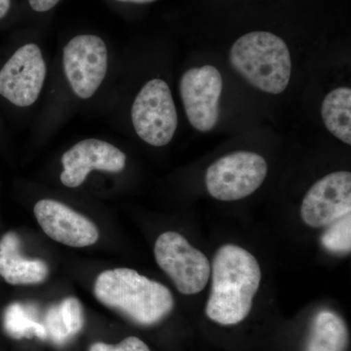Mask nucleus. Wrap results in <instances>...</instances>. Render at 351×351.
<instances>
[{
	"label": "nucleus",
	"instance_id": "obj_9",
	"mask_svg": "<svg viewBox=\"0 0 351 351\" xmlns=\"http://www.w3.org/2000/svg\"><path fill=\"white\" fill-rule=\"evenodd\" d=\"M223 77L213 66L189 69L182 76L180 92L189 123L196 130L209 132L219 119Z\"/></svg>",
	"mask_w": 351,
	"mask_h": 351
},
{
	"label": "nucleus",
	"instance_id": "obj_10",
	"mask_svg": "<svg viewBox=\"0 0 351 351\" xmlns=\"http://www.w3.org/2000/svg\"><path fill=\"white\" fill-rule=\"evenodd\" d=\"M351 214V173L337 171L325 176L302 200V221L311 228L328 226Z\"/></svg>",
	"mask_w": 351,
	"mask_h": 351
},
{
	"label": "nucleus",
	"instance_id": "obj_20",
	"mask_svg": "<svg viewBox=\"0 0 351 351\" xmlns=\"http://www.w3.org/2000/svg\"><path fill=\"white\" fill-rule=\"evenodd\" d=\"M60 2L61 0H27L32 10L38 14L50 12Z\"/></svg>",
	"mask_w": 351,
	"mask_h": 351
},
{
	"label": "nucleus",
	"instance_id": "obj_6",
	"mask_svg": "<svg viewBox=\"0 0 351 351\" xmlns=\"http://www.w3.org/2000/svg\"><path fill=\"white\" fill-rule=\"evenodd\" d=\"M138 137L154 147H164L174 137L178 114L167 83L152 80L138 92L131 112Z\"/></svg>",
	"mask_w": 351,
	"mask_h": 351
},
{
	"label": "nucleus",
	"instance_id": "obj_22",
	"mask_svg": "<svg viewBox=\"0 0 351 351\" xmlns=\"http://www.w3.org/2000/svg\"><path fill=\"white\" fill-rule=\"evenodd\" d=\"M114 1L119 2V3L147 4L156 1V0H114Z\"/></svg>",
	"mask_w": 351,
	"mask_h": 351
},
{
	"label": "nucleus",
	"instance_id": "obj_3",
	"mask_svg": "<svg viewBox=\"0 0 351 351\" xmlns=\"http://www.w3.org/2000/svg\"><path fill=\"white\" fill-rule=\"evenodd\" d=\"M230 62L249 84L265 93L281 94L290 82V51L271 32H252L237 39L230 48Z\"/></svg>",
	"mask_w": 351,
	"mask_h": 351
},
{
	"label": "nucleus",
	"instance_id": "obj_12",
	"mask_svg": "<svg viewBox=\"0 0 351 351\" xmlns=\"http://www.w3.org/2000/svg\"><path fill=\"white\" fill-rule=\"evenodd\" d=\"M61 182L68 188L82 186L92 170L119 173L125 168L126 156L119 147L97 138H86L62 156Z\"/></svg>",
	"mask_w": 351,
	"mask_h": 351
},
{
	"label": "nucleus",
	"instance_id": "obj_11",
	"mask_svg": "<svg viewBox=\"0 0 351 351\" xmlns=\"http://www.w3.org/2000/svg\"><path fill=\"white\" fill-rule=\"evenodd\" d=\"M34 213L46 235L66 246L75 248L91 246L100 237L98 228L91 219L59 201H38Z\"/></svg>",
	"mask_w": 351,
	"mask_h": 351
},
{
	"label": "nucleus",
	"instance_id": "obj_14",
	"mask_svg": "<svg viewBox=\"0 0 351 351\" xmlns=\"http://www.w3.org/2000/svg\"><path fill=\"white\" fill-rule=\"evenodd\" d=\"M348 332L345 321L331 311H321L314 317L306 351H345Z\"/></svg>",
	"mask_w": 351,
	"mask_h": 351
},
{
	"label": "nucleus",
	"instance_id": "obj_8",
	"mask_svg": "<svg viewBox=\"0 0 351 351\" xmlns=\"http://www.w3.org/2000/svg\"><path fill=\"white\" fill-rule=\"evenodd\" d=\"M46 73L39 46L25 44L0 69V95L17 107H29L40 95Z\"/></svg>",
	"mask_w": 351,
	"mask_h": 351
},
{
	"label": "nucleus",
	"instance_id": "obj_18",
	"mask_svg": "<svg viewBox=\"0 0 351 351\" xmlns=\"http://www.w3.org/2000/svg\"><path fill=\"white\" fill-rule=\"evenodd\" d=\"M5 327L9 334L16 338L24 337L27 331H32V328L38 332V335H44L43 327L32 321L27 319L24 314L20 311L18 306H12L7 309L5 314Z\"/></svg>",
	"mask_w": 351,
	"mask_h": 351
},
{
	"label": "nucleus",
	"instance_id": "obj_1",
	"mask_svg": "<svg viewBox=\"0 0 351 351\" xmlns=\"http://www.w3.org/2000/svg\"><path fill=\"white\" fill-rule=\"evenodd\" d=\"M211 293L206 315L221 325H235L250 313L260 287L262 271L253 255L241 247L226 244L215 254Z\"/></svg>",
	"mask_w": 351,
	"mask_h": 351
},
{
	"label": "nucleus",
	"instance_id": "obj_13",
	"mask_svg": "<svg viewBox=\"0 0 351 351\" xmlns=\"http://www.w3.org/2000/svg\"><path fill=\"white\" fill-rule=\"evenodd\" d=\"M49 276L47 263L39 258H25L21 254L20 239L7 232L0 239V276L10 285L40 284Z\"/></svg>",
	"mask_w": 351,
	"mask_h": 351
},
{
	"label": "nucleus",
	"instance_id": "obj_2",
	"mask_svg": "<svg viewBox=\"0 0 351 351\" xmlns=\"http://www.w3.org/2000/svg\"><path fill=\"white\" fill-rule=\"evenodd\" d=\"M94 295L103 306L140 326L160 322L175 304L166 286L126 267L101 272L95 280Z\"/></svg>",
	"mask_w": 351,
	"mask_h": 351
},
{
	"label": "nucleus",
	"instance_id": "obj_15",
	"mask_svg": "<svg viewBox=\"0 0 351 351\" xmlns=\"http://www.w3.org/2000/svg\"><path fill=\"white\" fill-rule=\"evenodd\" d=\"M323 122L330 133L351 145V89L339 87L325 97L321 107Z\"/></svg>",
	"mask_w": 351,
	"mask_h": 351
},
{
	"label": "nucleus",
	"instance_id": "obj_7",
	"mask_svg": "<svg viewBox=\"0 0 351 351\" xmlns=\"http://www.w3.org/2000/svg\"><path fill=\"white\" fill-rule=\"evenodd\" d=\"M108 48L95 34H80L64 48V71L71 89L80 98H91L108 71Z\"/></svg>",
	"mask_w": 351,
	"mask_h": 351
},
{
	"label": "nucleus",
	"instance_id": "obj_19",
	"mask_svg": "<svg viewBox=\"0 0 351 351\" xmlns=\"http://www.w3.org/2000/svg\"><path fill=\"white\" fill-rule=\"evenodd\" d=\"M89 351H151L149 346L137 337H128L117 345H108L105 343H94Z\"/></svg>",
	"mask_w": 351,
	"mask_h": 351
},
{
	"label": "nucleus",
	"instance_id": "obj_4",
	"mask_svg": "<svg viewBox=\"0 0 351 351\" xmlns=\"http://www.w3.org/2000/svg\"><path fill=\"white\" fill-rule=\"evenodd\" d=\"M157 265L184 295H195L206 287L211 265L206 256L175 232L159 235L154 245Z\"/></svg>",
	"mask_w": 351,
	"mask_h": 351
},
{
	"label": "nucleus",
	"instance_id": "obj_21",
	"mask_svg": "<svg viewBox=\"0 0 351 351\" xmlns=\"http://www.w3.org/2000/svg\"><path fill=\"white\" fill-rule=\"evenodd\" d=\"M12 5V0H0V20L8 15Z\"/></svg>",
	"mask_w": 351,
	"mask_h": 351
},
{
	"label": "nucleus",
	"instance_id": "obj_17",
	"mask_svg": "<svg viewBox=\"0 0 351 351\" xmlns=\"http://www.w3.org/2000/svg\"><path fill=\"white\" fill-rule=\"evenodd\" d=\"M321 244L327 251L334 254L350 253L351 214L328 226L320 239Z\"/></svg>",
	"mask_w": 351,
	"mask_h": 351
},
{
	"label": "nucleus",
	"instance_id": "obj_16",
	"mask_svg": "<svg viewBox=\"0 0 351 351\" xmlns=\"http://www.w3.org/2000/svg\"><path fill=\"white\" fill-rule=\"evenodd\" d=\"M83 311L76 298H66L59 307L58 313L50 314L48 324L56 338L75 336L83 327Z\"/></svg>",
	"mask_w": 351,
	"mask_h": 351
},
{
	"label": "nucleus",
	"instance_id": "obj_5",
	"mask_svg": "<svg viewBox=\"0 0 351 351\" xmlns=\"http://www.w3.org/2000/svg\"><path fill=\"white\" fill-rule=\"evenodd\" d=\"M267 174V163L262 156L235 152L221 157L208 168L205 182L212 197L235 201L255 193Z\"/></svg>",
	"mask_w": 351,
	"mask_h": 351
}]
</instances>
